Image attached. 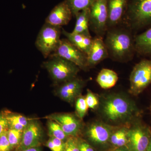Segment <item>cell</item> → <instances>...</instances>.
I'll return each mask as SVG.
<instances>
[{
    "label": "cell",
    "mask_w": 151,
    "mask_h": 151,
    "mask_svg": "<svg viewBox=\"0 0 151 151\" xmlns=\"http://www.w3.org/2000/svg\"><path fill=\"white\" fill-rule=\"evenodd\" d=\"M46 146L52 151H63L65 142L57 138L50 137L47 142Z\"/></svg>",
    "instance_id": "28"
},
{
    "label": "cell",
    "mask_w": 151,
    "mask_h": 151,
    "mask_svg": "<svg viewBox=\"0 0 151 151\" xmlns=\"http://www.w3.org/2000/svg\"><path fill=\"white\" fill-rule=\"evenodd\" d=\"M96 111L100 120L113 127L129 126L141 118V111L131 97L122 92H110L99 95Z\"/></svg>",
    "instance_id": "1"
},
{
    "label": "cell",
    "mask_w": 151,
    "mask_h": 151,
    "mask_svg": "<svg viewBox=\"0 0 151 151\" xmlns=\"http://www.w3.org/2000/svg\"><path fill=\"white\" fill-rule=\"evenodd\" d=\"M48 120L47 126L50 137L57 138L65 142L67 140L69 137L63 132L60 125L53 120Z\"/></svg>",
    "instance_id": "24"
},
{
    "label": "cell",
    "mask_w": 151,
    "mask_h": 151,
    "mask_svg": "<svg viewBox=\"0 0 151 151\" xmlns=\"http://www.w3.org/2000/svg\"><path fill=\"white\" fill-rule=\"evenodd\" d=\"M63 151H80L78 137H68L65 142V148Z\"/></svg>",
    "instance_id": "29"
},
{
    "label": "cell",
    "mask_w": 151,
    "mask_h": 151,
    "mask_svg": "<svg viewBox=\"0 0 151 151\" xmlns=\"http://www.w3.org/2000/svg\"><path fill=\"white\" fill-rule=\"evenodd\" d=\"M75 17L76 19V24L72 32L91 36L89 32V9L79 12Z\"/></svg>",
    "instance_id": "21"
},
{
    "label": "cell",
    "mask_w": 151,
    "mask_h": 151,
    "mask_svg": "<svg viewBox=\"0 0 151 151\" xmlns=\"http://www.w3.org/2000/svg\"><path fill=\"white\" fill-rule=\"evenodd\" d=\"M112 151H129V150L127 147L125 146V147L116 148L115 150Z\"/></svg>",
    "instance_id": "34"
},
{
    "label": "cell",
    "mask_w": 151,
    "mask_h": 151,
    "mask_svg": "<svg viewBox=\"0 0 151 151\" xmlns=\"http://www.w3.org/2000/svg\"><path fill=\"white\" fill-rule=\"evenodd\" d=\"M115 127L98 119L84 125L82 134L92 145L103 147L110 144V137Z\"/></svg>",
    "instance_id": "9"
},
{
    "label": "cell",
    "mask_w": 151,
    "mask_h": 151,
    "mask_svg": "<svg viewBox=\"0 0 151 151\" xmlns=\"http://www.w3.org/2000/svg\"><path fill=\"white\" fill-rule=\"evenodd\" d=\"M85 99L88 108L96 111L99 107L100 103L99 95L95 94L90 89H87Z\"/></svg>",
    "instance_id": "27"
},
{
    "label": "cell",
    "mask_w": 151,
    "mask_h": 151,
    "mask_svg": "<svg viewBox=\"0 0 151 151\" xmlns=\"http://www.w3.org/2000/svg\"><path fill=\"white\" fill-rule=\"evenodd\" d=\"M78 142L80 151H95L94 147L89 143L79 137Z\"/></svg>",
    "instance_id": "31"
},
{
    "label": "cell",
    "mask_w": 151,
    "mask_h": 151,
    "mask_svg": "<svg viewBox=\"0 0 151 151\" xmlns=\"http://www.w3.org/2000/svg\"><path fill=\"white\" fill-rule=\"evenodd\" d=\"M108 58L109 54L104 39L95 36L93 38L92 46L87 54L88 68L89 69L94 68Z\"/></svg>",
    "instance_id": "16"
},
{
    "label": "cell",
    "mask_w": 151,
    "mask_h": 151,
    "mask_svg": "<svg viewBox=\"0 0 151 151\" xmlns=\"http://www.w3.org/2000/svg\"><path fill=\"white\" fill-rule=\"evenodd\" d=\"M22 131L12 129H8L7 136L12 150L17 149L21 142Z\"/></svg>",
    "instance_id": "26"
},
{
    "label": "cell",
    "mask_w": 151,
    "mask_h": 151,
    "mask_svg": "<svg viewBox=\"0 0 151 151\" xmlns=\"http://www.w3.org/2000/svg\"><path fill=\"white\" fill-rule=\"evenodd\" d=\"M8 129L0 136V151H12L8 138Z\"/></svg>",
    "instance_id": "30"
},
{
    "label": "cell",
    "mask_w": 151,
    "mask_h": 151,
    "mask_svg": "<svg viewBox=\"0 0 151 151\" xmlns=\"http://www.w3.org/2000/svg\"><path fill=\"white\" fill-rule=\"evenodd\" d=\"M46 118L58 123L68 137H79L82 134L84 124L82 120L76 114L54 113L47 116Z\"/></svg>",
    "instance_id": "11"
},
{
    "label": "cell",
    "mask_w": 151,
    "mask_h": 151,
    "mask_svg": "<svg viewBox=\"0 0 151 151\" xmlns=\"http://www.w3.org/2000/svg\"><path fill=\"white\" fill-rule=\"evenodd\" d=\"M69 6L73 17L79 12L90 8L94 0H65Z\"/></svg>",
    "instance_id": "23"
},
{
    "label": "cell",
    "mask_w": 151,
    "mask_h": 151,
    "mask_svg": "<svg viewBox=\"0 0 151 151\" xmlns=\"http://www.w3.org/2000/svg\"><path fill=\"white\" fill-rule=\"evenodd\" d=\"M136 52L142 55H151V27L134 37Z\"/></svg>",
    "instance_id": "18"
},
{
    "label": "cell",
    "mask_w": 151,
    "mask_h": 151,
    "mask_svg": "<svg viewBox=\"0 0 151 151\" xmlns=\"http://www.w3.org/2000/svg\"><path fill=\"white\" fill-rule=\"evenodd\" d=\"M130 126L126 125L115 127L110 137V144L116 148L127 146Z\"/></svg>",
    "instance_id": "22"
},
{
    "label": "cell",
    "mask_w": 151,
    "mask_h": 151,
    "mask_svg": "<svg viewBox=\"0 0 151 151\" xmlns=\"http://www.w3.org/2000/svg\"><path fill=\"white\" fill-rule=\"evenodd\" d=\"M147 151H151V135L150 139V143H149Z\"/></svg>",
    "instance_id": "35"
},
{
    "label": "cell",
    "mask_w": 151,
    "mask_h": 151,
    "mask_svg": "<svg viewBox=\"0 0 151 151\" xmlns=\"http://www.w3.org/2000/svg\"><path fill=\"white\" fill-rule=\"evenodd\" d=\"M118 79V74L115 71L108 68H103L98 73L96 81L101 88L107 89L115 86Z\"/></svg>",
    "instance_id": "20"
},
{
    "label": "cell",
    "mask_w": 151,
    "mask_h": 151,
    "mask_svg": "<svg viewBox=\"0 0 151 151\" xmlns=\"http://www.w3.org/2000/svg\"><path fill=\"white\" fill-rule=\"evenodd\" d=\"M122 24L132 31L151 27V0H129Z\"/></svg>",
    "instance_id": "3"
},
{
    "label": "cell",
    "mask_w": 151,
    "mask_h": 151,
    "mask_svg": "<svg viewBox=\"0 0 151 151\" xmlns=\"http://www.w3.org/2000/svg\"><path fill=\"white\" fill-rule=\"evenodd\" d=\"M4 112L9 129L23 132L31 120L21 114L12 113L7 110L4 111Z\"/></svg>",
    "instance_id": "19"
},
{
    "label": "cell",
    "mask_w": 151,
    "mask_h": 151,
    "mask_svg": "<svg viewBox=\"0 0 151 151\" xmlns=\"http://www.w3.org/2000/svg\"><path fill=\"white\" fill-rule=\"evenodd\" d=\"M51 56L59 57L68 60L81 70L87 71L89 69L87 64V55L66 38L60 40L58 47Z\"/></svg>",
    "instance_id": "10"
},
{
    "label": "cell",
    "mask_w": 151,
    "mask_h": 151,
    "mask_svg": "<svg viewBox=\"0 0 151 151\" xmlns=\"http://www.w3.org/2000/svg\"><path fill=\"white\" fill-rule=\"evenodd\" d=\"M151 135V128L141 118L137 119L129 127L126 147L129 151H147Z\"/></svg>",
    "instance_id": "6"
},
{
    "label": "cell",
    "mask_w": 151,
    "mask_h": 151,
    "mask_svg": "<svg viewBox=\"0 0 151 151\" xmlns=\"http://www.w3.org/2000/svg\"><path fill=\"white\" fill-rule=\"evenodd\" d=\"M75 104V114L78 118L83 120L89 109L85 99V96L82 95L79 96L76 100Z\"/></svg>",
    "instance_id": "25"
},
{
    "label": "cell",
    "mask_w": 151,
    "mask_h": 151,
    "mask_svg": "<svg viewBox=\"0 0 151 151\" xmlns=\"http://www.w3.org/2000/svg\"><path fill=\"white\" fill-rule=\"evenodd\" d=\"M108 0H94L89 8V29L104 37L108 30Z\"/></svg>",
    "instance_id": "8"
},
{
    "label": "cell",
    "mask_w": 151,
    "mask_h": 151,
    "mask_svg": "<svg viewBox=\"0 0 151 151\" xmlns=\"http://www.w3.org/2000/svg\"><path fill=\"white\" fill-rule=\"evenodd\" d=\"M43 130L40 123L36 119H31L23 132L21 142L15 151H20L40 147Z\"/></svg>",
    "instance_id": "13"
},
{
    "label": "cell",
    "mask_w": 151,
    "mask_h": 151,
    "mask_svg": "<svg viewBox=\"0 0 151 151\" xmlns=\"http://www.w3.org/2000/svg\"><path fill=\"white\" fill-rule=\"evenodd\" d=\"M7 122L4 111L0 112V136L5 130L8 129Z\"/></svg>",
    "instance_id": "32"
},
{
    "label": "cell",
    "mask_w": 151,
    "mask_h": 151,
    "mask_svg": "<svg viewBox=\"0 0 151 151\" xmlns=\"http://www.w3.org/2000/svg\"><path fill=\"white\" fill-rule=\"evenodd\" d=\"M61 27L45 23L38 35L35 45L45 58L49 57L56 50L60 41Z\"/></svg>",
    "instance_id": "5"
},
{
    "label": "cell",
    "mask_w": 151,
    "mask_h": 151,
    "mask_svg": "<svg viewBox=\"0 0 151 151\" xmlns=\"http://www.w3.org/2000/svg\"><path fill=\"white\" fill-rule=\"evenodd\" d=\"M86 83V81L76 76L58 85L55 94L61 100L72 105L81 95Z\"/></svg>",
    "instance_id": "12"
},
{
    "label": "cell",
    "mask_w": 151,
    "mask_h": 151,
    "mask_svg": "<svg viewBox=\"0 0 151 151\" xmlns=\"http://www.w3.org/2000/svg\"><path fill=\"white\" fill-rule=\"evenodd\" d=\"M105 37L109 58L120 63L132 60L136 52L132 31L121 24L107 30Z\"/></svg>",
    "instance_id": "2"
},
{
    "label": "cell",
    "mask_w": 151,
    "mask_h": 151,
    "mask_svg": "<svg viewBox=\"0 0 151 151\" xmlns=\"http://www.w3.org/2000/svg\"><path fill=\"white\" fill-rule=\"evenodd\" d=\"M129 0H108V29L122 24Z\"/></svg>",
    "instance_id": "14"
},
{
    "label": "cell",
    "mask_w": 151,
    "mask_h": 151,
    "mask_svg": "<svg viewBox=\"0 0 151 151\" xmlns=\"http://www.w3.org/2000/svg\"><path fill=\"white\" fill-rule=\"evenodd\" d=\"M50 59L43 63L44 67L53 81L59 85L77 76L80 70L78 66L68 60L55 56L49 57Z\"/></svg>",
    "instance_id": "4"
},
{
    "label": "cell",
    "mask_w": 151,
    "mask_h": 151,
    "mask_svg": "<svg viewBox=\"0 0 151 151\" xmlns=\"http://www.w3.org/2000/svg\"><path fill=\"white\" fill-rule=\"evenodd\" d=\"M62 33L73 45L77 47L86 55L88 54L92 46L93 40L92 36L68 32L63 29H62Z\"/></svg>",
    "instance_id": "17"
},
{
    "label": "cell",
    "mask_w": 151,
    "mask_h": 151,
    "mask_svg": "<svg viewBox=\"0 0 151 151\" xmlns=\"http://www.w3.org/2000/svg\"><path fill=\"white\" fill-rule=\"evenodd\" d=\"M73 17L71 10L64 0L52 10L45 20V23L61 27L68 24Z\"/></svg>",
    "instance_id": "15"
},
{
    "label": "cell",
    "mask_w": 151,
    "mask_h": 151,
    "mask_svg": "<svg viewBox=\"0 0 151 151\" xmlns=\"http://www.w3.org/2000/svg\"><path fill=\"white\" fill-rule=\"evenodd\" d=\"M129 92L133 96L142 93L151 84V60L144 59L133 68L129 77Z\"/></svg>",
    "instance_id": "7"
},
{
    "label": "cell",
    "mask_w": 151,
    "mask_h": 151,
    "mask_svg": "<svg viewBox=\"0 0 151 151\" xmlns=\"http://www.w3.org/2000/svg\"><path fill=\"white\" fill-rule=\"evenodd\" d=\"M17 151H41L40 147H35L30 148L27 149H25L22 150Z\"/></svg>",
    "instance_id": "33"
}]
</instances>
